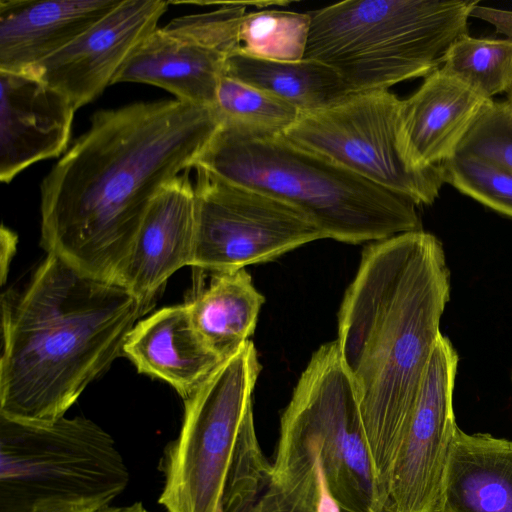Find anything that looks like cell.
Here are the masks:
<instances>
[{
	"mask_svg": "<svg viewBox=\"0 0 512 512\" xmlns=\"http://www.w3.org/2000/svg\"><path fill=\"white\" fill-rule=\"evenodd\" d=\"M440 68L492 99L512 88V39L463 34L447 49Z\"/></svg>",
	"mask_w": 512,
	"mask_h": 512,
	"instance_id": "cell-23",
	"label": "cell"
},
{
	"mask_svg": "<svg viewBox=\"0 0 512 512\" xmlns=\"http://www.w3.org/2000/svg\"><path fill=\"white\" fill-rule=\"evenodd\" d=\"M449 296L443 246L420 229L369 243L340 305L335 341L383 500Z\"/></svg>",
	"mask_w": 512,
	"mask_h": 512,
	"instance_id": "cell-2",
	"label": "cell"
},
{
	"mask_svg": "<svg viewBox=\"0 0 512 512\" xmlns=\"http://www.w3.org/2000/svg\"><path fill=\"white\" fill-rule=\"evenodd\" d=\"M445 183L491 209L512 217V172L469 156L441 163Z\"/></svg>",
	"mask_w": 512,
	"mask_h": 512,
	"instance_id": "cell-27",
	"label": "cell"
},
{
	"mask_svg": "<svg viewBox=\"0 0 512 512\" xmlns=\"http://www.w3.org/2000/svg\"><path fill=\"white\" fill-rule=\"evenodd\" d=\"M75 107L31 73L0 71V180L66 151Z\"/></svg>",
	"mask_w": 512,
	"mask_h": 512,
	"instance_id": "cell-14",
	"label": "cell"
},
{
	"mask_svg": "<svg viewBox=\"0 0 512 512\" xmlns=\"http://www.w3.org/2000/svg\"><path fill=\"white\" fill-rule=\"evenodd\" d=\"M245 14L244 4L226 3L172 19L139 45L113 84L145 83L179 101L214 107L227 59L240 47L239 25Z\"/></svg>",
	"mask_w": 512,
	"mask_h": 512,
	"instance_id": "cell-11",
	"label": "cell"
},
{
	"mask_svg": "<svg viewBox=\"0 0 512 512\" xmlns=\"http://www.w3.org/2000/svg\"><path fill=\"white\" fill-rule=\"evenodd\" d=\"M213 108L221 130L247 138L283 135L300 116L291 105L226 75Z\"/></svg>",
	"mask_w": 512,
	"mask_h": 512,
	"instance_id": "cell-22",
	"label": "cell"
},
{
	"mask_svg": "<svg viewBox=\"0 0 512 512\" xmlns=\"http://www.w3.org/2000/svg\"><path fill=\"white\" fill-rule=\"evenodd\" d=\"M277 198L339 242H375L420 230L417 205L283 135L247 138L217 129L193 164Z\"/></svg>",
	"mask_w": 512,
	"mask_h": 512,
	"instance_id": "cell-4",
	"label": "cell"
},
{
	"mask_svg": "<svg viewBox=\"0 0 512 512\" xmlns=\"http://www.w3.org/2000/svg\"><path fill=\"white\" fill-rule=\"evenodd\" d=\"M128 482L113 438L93 421L62 417L32 425L0 416V512L52 500L104 508Z\"/></svg>",
	"mask_w": 512,
	"mask_h": 512,
	"instance_id": "cell-7",
	"label": "cell"
},
{
	"mask_svg": "<svg viewBox=\"0 0 512 512\" xmlns=\"http://www.w3.org/2000/svg\"><path fill=\"white\" fill-rule=\"evenodd\" d=\"M491 101L441 68L425 77L401 105L400 137L409 161L426 168L452 159Z\"/></svg>",
	"mask_w": 512,
	"mask_h": 512,
	"instance_id": "cell-16",
	"label": "cell"
},
{
	"mask_svg": "<svg viewBox=\"0 0 512 512\" xmlns=\"http://www.w3.org/2000/svg\"><path fill=\"white\" fill-rule=\"evenodd\" d=\"M224 75L276 97L300 114L323 110L353 93L334 69L308 58L274 61L237 49L229 55Z\"/></svg>",
	"mask_w": 512,
	"mask_h": 512,
	"instance_id": "cell-20",
	"label": "cell"
},
{
	"mask_svg": "<svg viewBox=\"0 0 512 512\" xmlns=\"http://www.w3.org/2000/svg\"><path fill=\"white\" fill-rule=\"evenodd\" d=\"M100 507L86 502L52 500L41 502L25 512H96Z\"/></svg>",
	"mask_w": 512,
	"mask_h": 512,
	"instance_id": "cell-30",
	"label": "cell"
},
{
	"mask_svg": "<svg viewBox=\"0 0 512 512\" xmlns=\"http://www.w3.org/2000/svg\"><path fill=\"white\" fill-rule=\"evenodd\" d=\"M260 371L249 340L185 399L179 435L164 453L159 503L166 512H223L228 473Z\"/></svg>",
	"mask_w": 512,
	"mask_h": 512,
	"instance_id": "cell-8",
	"label": "cell"
},
{
	"mask_svg": "<svg viewBox=\"0 0 512 512\" xmlns=\"http://www.w3.org/2000/svg\"><path fill=\"white\" fill-rule=\"evenodd\" d=\"M478 1L346 0L308 12L305 58L334 69L351 92L388 90L439 69L467 34Z\"/></svg>",
	"mask_w": 512,
	"mask_h": 512,
	"instance_id": "cell-5",
	"label": "cell"
},
{
	"mask_svg": "<svg viewBox=\"0 0 512 512\" xmlns=\"http://www.w3.org/2000/svg\"><path fill=\"white\" fill-rule=\"evenodd\" d=\"M316 460L345 512H386L376 482L353 382L336 341L303 370L281 419L272 467Z\"/></svg>",
	"mask_w": 512,
	"mask_h": 512,
	"instance_id": "cell-6",
	"label": "cell"
},
{
	"mask_svg": "<svg viewBox=\"0 0 512 512\" xmlns=\"http://www.w3.org/2000/svg\"><path fill=\"white\" fill-rule=\"evenodd\" d=\"M163 0H122L31 74L63 93L75 109L109 86L168 10Z\"/></svg>",
	"mask_w": 512,
	"mask_h": 512,
	"instance_id": "cell-13",
	"label": "cell"
},
{
	"mask_svg": "<svg viewBox=\"0 0 512 512\" xmlns=\"http://www.w3.org/2000/svg\"><path fill=\"white\" fill-rule=\"evenodd\" d=\"M219 125L213 107L177 99L95 112L41 182L47 253L117 281L154 198L193 167Z\"/></svg>",
	"mask_w": 512,
	"mask_h": 512,
	"instance_id": "cell-1",
	"label": "cell"
},
{
	"mask_svg": "<svg viewBox=\"0 0 512 512\" xmlns=\"http://www.w3.org/2000/svg\"><path fill=\"white\" fill-rule=\"evenodd\" d=\"M122 0H0V71L31 73Z\"/></svg>",
	"mask_w": 512,
	"mask_h": 512,
	"instance_id": "cell-17",
	"label": "cell"
},
{
	"mask_svg": "<svg viewBox=\"0 0 512 512\" xmlns=\"http://www.w3.org/2000/svg\"><path fill=\"white\" fill-rule=\"evenodd\" d=\"M123 352L140 372L164 380L185 399L223 362L198 333L187 304L138 322Z\"/></svg>",
	"mask_w": 512,
	"mask_h": 512,
	"instance_id": "cell-18",
	"label": "cell"
},
{
	"mask_svg": "<svg viewBox=\"0 0 512 512\" xmlns=\"http://www.w3.org/2000/svg\"><path fill=\"white\" fill-rule=\"evenodd\" d=\"M96 512H150L140 502H135L129 506L104 507Z\"/></svg>",
	"mask_w": 512,
	"mask_h": 512,
	"instance_id": "cell-32",
	"label": "cell"
},
{
	"mask_svg": "<svg viewBox=\"0 0 512 512\" xmlns=\"http://www.w3.org/2000/svg\"><path fill=\"white\" fill-rule=\"evenodd\" d=\"M146 308L119 282L47 253L22 292L2 296L0 416L32 425L64 417Z\"/></svg>",
	"mask_w": 512,
	"mask_h": 512,
	"instance_id": "cell-3",
	"label": "cell"
},
{
	"mask_svg": "<svg viewBox=\"0 0 512 512\" xmlns=\"http://www.w3.org/2000/svg\"><path fill=\"white\" fill-rule=\"evenodd\" d=\"M264 300L241 269L214 274L209 286L186 304L198 333L224 361L249 341Z\"/></svg>",
	"mask_w": 512,
	"mask_h": 512,
	"instance_id": "cell-21",
	"label": "cell"
},
{
	"mask_svg": "<svg viewBox=\"0 0 512 512\" xmlns=\"http://www.w3.org/2000/svg\"><path fill=\"white\" fill-rule=\"evenodd\" d=\"M248 512H345L319 463L272 472Z\"/></svg>",
	"mask_w": 512,
	"mask_h": 512,
	"instance_id": "cell-25",
	"label": "cell"
},
{
	"mask_svg": "<svg viewBox=\"0 0 512 512\" xmlns=\"http://www.w3.org/2000/svg\"><path fill=\"white\" fill-rule=\"evenodd\" d=\"M470 17L479 18L495 26L498 33L512 39V11L483 7L478 4L472 9Z\"/></svg>",
	"mask_w": 512,
	"mask_h": 512,
	"instance_id": "cell-29",
	"label": "cell"
},
{
	"mask_svg": "<svg viewBox=\"0 0 512 512\" xmlns=\"http://www.w3.org/2000/svg\"><path fill=\"white\" fill-rule=\"evenodd\" d=\"M509 102L511 103V106H512V88L510 90V99H509Z\"/></svg>",
	"mask_w": 512,
	"mask_h": 512,
	"instance_id": "cell-33",
	"label": "cell"
},
{
	"mask_svg": "<svg viewBox=\"0 0 512 512\" xmlns=\"http://www.w3.org/2000/svg\"><path fill=\"white\" fill-rule=\"evenodd\" d=\"M455 155L481 159L512 172V106L509 100L491 101Z\"/></svg>",
	"mask_w": 512,
	"mask_h": 512,
	"instance_id": "cell-28",
	"label": "cell"
},
{
	"mask_svg": "<svg viewBox=\"0 0 512 512\" xmlns=\"http://www.w3.org/2000/svg\"><path fill=\"white\" fill-rule=\"evenodd\" d=\"M16 235L9 229L2 226L1 228V277L4 283L6 273L8 271L9 262L16 249Z\"/></svg>",
	"mask_w": 512,
	"mask_h": 512,
	"instance_id": "cell-31",
	"label": "cell"
},
{
	"mask_svg": "<svg viewBox=\"0 0 512 512\" xmlns=\"http://www.w3.org/2000/svg\"><path fill=\"white\" fill-rule=\"evenodd\" d=\"M401 105L389 90L351 93L328 108L300 114L283 136L417 206L431 205L445 183L443 169L417 168L407 158Z\"/></svg>",
	"mask_w": 512,
	"mask_h": 512,
	"instance_id": "cell-9",
	"label": "cell"
},
{
	"mask_svg": "<svg viewBox=\"0 0 512 512\" xmlns=\"http://www.w3.org/2000/svg\"><path fill=\"white\" fill-rule=\"evenodd\" d=\"M511 381H512V369H511Z\"/></svg>",
	"mask_w": 512,
	"mask_h": 512,
	"instance_id": "cell-34",
	"label": "cell"
},
{
	"mask_svg": "<svg viewBox=\"0 0 512 512\" xmlns=\"http://www.w3.org/2000/svg\"><path fill=\"white\" fill-rule=\"evenodd\" d=\"M311 19L308 13L262 10L246 13L239 25V50L274 61L305 58Z\"/></svg>",
	"mask_w": 512,
	"mask_h": 512,
	"instance_id": "cell-24",
	"label": "cell"
},
{
	"mask_svg": "<svg viewBox=\"0 0 512 512\" xmlns=\"http://www.w3.org/2000/svg\"><path fill=\"white\" fill-rule=\"evenodd\" d=\"M195 170L192 267L214 274L238 271L325 238L288 203Z\"/></svg>",
	"mask_w": 512,
	"mask_h": 512,
	"instance_id": "cell-10",
	"label": "cell"
},
{
	"mask_svg": "<svg viewBox=\"0 0 512 512\" xmlns=\"http://www.w3.org/2000/svg\"><path fill=\"white\" fill-rule=\"evenodd\" d=\"M458 355L441 335L394 461L386 512H437L450 449L458 429L453 391Z\"/></svg>",
	"mask_w": 512,
	"mask_h": 512,
	"instance_id": "cell-12",
	"label": "cell"
},
{
	"mask_svg": "<svg viewBox=\"0 0 512 512\" xmlns=\"http://www.w3.org/2000/svg\"><path fill=\"white\" fill-rule=\"evenodd\" d=\"M270 471L271 464L264 457L256 436L252 409L247 413L238 437L224 489L223 512H248Z\"/></svg>",
	"mask_w": 512,
	"mask_h": 512,
	"instance_id": "cell-26",
	"label": "cell"
},
{
	"mask_svg": "<svg viewBox=\"0 0 512 512\" xmlns=\"http://www.w3.org/2000/svg\"><path fill=\"white\" fill-rule=\"evenodd\" d=\"M437 512H512V441L458 427Z\"/></svg>",
	"mask_w": 512,
	"mask_h": 512,
	"instance_id": "cell-19",
	"label": "cell"
},
{
	"mask_svg": "<svg viewBox=\"0 0 512 512\" xmlns=\"http://www.w3.org/2000/svg\"><path fill=\"white\" fill-rule=\"evenodd\" d=\"M195 202L186 170L159 191L141 223L117 282L147 307L168 278L192 266Z\"/></svg>",
	"mask_w": 512,
	"mask_h": 512,
	"instance_id": "cell-15",
	"label": "cell"
}]
</instances>
